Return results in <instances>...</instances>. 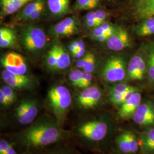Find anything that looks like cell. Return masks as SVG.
I'll use <instances>...</instances> for the list:
<instances>
[{
  "label": "cell",
  "instance_id": "e575fe53",
  "mask_svg": "<svg viewBox=\"0 0 154 154\" xmlns=\"http://www.w3.org/2000/svg\"><path fill=\"white\" fill-rule=\"evenodd\" d=\"M93 81V77L91 73L86 71L82 72V77L79 88H86L91 86Z\"/></svg>",
  "mask_w": 154,
  "mask_h": 154
},
{
  "label": "cell",
  "instance_id": "484cf974",
  "mask_svg": "<svg viewBox=\"0 0 154 154\" xmlns=\"http://www.w3.org/2000/svg\"><path fill=\"white\" fill-rule=\"evenodd\" d=\"M43 1V0H35L33 2L29 4L22 10L20 16V18L23 20H29V18L32 15V14Z\"/></svg>",
  "mask_w": 154,
  "mask_h": 154
},
{
  "label": "cell",
  "instance_id": "83f0119b",
  "mask_svg": "<svg viewBox=\"0 0 154 154\" xmlns=\"http://www.w3.org/2000/svg\"><path fill=\"white\" fill-rule=\"evenodd\" d=\"M76 32L77 30L70 28H66L65 26L61 25L60 23L56 24L53 29V34L55 35V36L60 37L71 36Z\"/></svg>",
  "mask_w": 154,
  "mask_h": 154
},
{
  "label": "cell",
  "instance_id": "9c48e42d",
  "mask_svg": "<svg viewBox=\"0 0 154 154\" xmlns=\"http://www.w3.org/2000/svg\"><path fill=\"white\" fill-rule=\"evenodd\" d=\"M1 76L6 85L14 89L31 90L35 86L34 79L25 74H14L5 69Z\"/></svg>",
  "mask_w": 154,
  "mask_h": 154
},
{
  "label": "cell",
  "instance_id": "ba28073f",
  "mask_svg": "<svg viewBox=\"0 0 154 154\" xmlns=\"http://www.w3.org/2000/svg\"><path fill=\"white\" fill-rule=\"evenodd\" d=\"M147 75V64L142 48L132 56L127 69V77L131 81H142Z\"/></svg>",
  "mask_w": 154,
  "mask_h": 154
},
{
  "label": "cell",
  "instance_id": "f35d334b",
  "mask_svg": "<svg viewBox=\"0 0 154 154\" xmlns=\"http://www.w3.org/2000/svg\"><path fill=\"white\" fill-rule=\"evenodd\" d=\"M44 8V1H43L35 10V11L32 14V15L29 18V20H35L39 18V17L41 16L42 12L43 11Z\"/></svg>",
  "mask_w": 154,
  "mask_h": 154
},
{
  "label": "cell",
  "instance_id": "e0dca14e",
  "mask_svg": "<svg viewBox=\"0 0 154 154\" xmlns=\"http://www.w3.org/2000/svg\"><path fill=\"white\" fill-rule=\"evenodd\" d=\"M50 11L55 16H62L69 10V0H48Z\"/></svg>",
  "mask_w": 154,
  "mask_h": 154
},
{
  "label": "cell",
  "instance_id": "7c38bea8",
  "mask_svg": "<svg viewBox=\"0 0 154 154\" xmlns=\"http://www.w3.org/2000/svg\"><path fill=\"white\" fill-rule=\"evenodd\" d=\"M106 44L109 49L119 51L130 47L132 42L126 29L118 26L116 32L106 42Z\"/></svg>",
  "mask_w": 154,
  "mask_h": 154
},
{
  "label": "cell",
  "instance_id": "8992f818",
  "mask_svg": "<svg viewBox=\"0 0 154 154\" xmlns=\"http://www.w3.org/2000/svg\"><path fill=\"white\" fill-rule=\"evenodd\" d=\"M21 41L25 49L29 51H37L45 46L46 35L41 28L28 26L22 30Z\"/></svg>",
  "mask_w": 154,
  "mask_h": 154
},
{
  "label": "cell",
  "instance_id": "f6af8a7d",
  "mask_svg": "<svg viewBox=\"0 0 154 154\" xmlns=\"http://www.w3.org/2000/svg\"><path fill=\"white\" fill-rule=\"evenodd\" d=\"M69 49L70 50V51L71 52L72 55L73 54H74L77 51V48H76L72 44L69 45Z\"/></svg>",
  "mask_w": 154,
  "mask_h": 154
},
{
  "label": "cell",
  "instance_id": "b9f144b4",
  "mask_svg": "<svg viewBox=\"0 0 154 154\" xmlns=\"http://www.w3.org/2000/svg\"><path fill=\"white\" fill-rule=\"evenodd\" d=\"M152 35H154V26L146 29L137 34L138 37H147Z\"/></svg>",
  "mask_w": 154,
  "mask_h": 154
},
{
  "label": "cell",
  "instance_id": "6da1fadb",
  "mask_svg": "<svg viewBox=\"0 0 154 154\" xmlns=\"http://www.w3.org/2000/svg\"><path fill=\"white\" fill-rule=\"evenodd\" d=\"M70 133L61 127L54 118L42 116L21 131L13 134L11 143L22 154H34L50 146L67 140Z\"/></svg>",
  "mask_w": 154,
  "mask_h": 154
},
{
  "label": "cell",
  "instance_id": "5b68a950",
  "mask_svg": "<svg viewBox=\"0 0 154 154\" xmlns=\"http://www.w3.org/2000/svg\"><path fill=\"white\" fill-rule=\"evenodd\" d=\"M39 110L38 103L36 99H23L14 109V118L19 125L27 126L37 118Z\"/></svg>",
  "mask_w": 154,
  "mask_h": 154
},
{
  "label": "cell",
  "instance_id": "7bdbcfd3",
  "mask_svg": "<svg viewBox=\"0 0 154 154\" xmlns=\"http://www.w3.org/2000/svg\"><path fill=\"white\" fill-rule=\"evenodd\" d=\"M0 103L4 107H8L11 105L5 94L1 91H0Z\"/></svg>",
  "mask_w": 154,
  "mask_h": 154
},
{
  "label": "cell",
  "instance_id": "44dd1931",
  "mask_svg": "<svg viewBox=\"0 0 154 154\" xmlns=\"http://www.w3.org/2000/svg\"><path fill=\"white\" fill-rule=\"evenodd\" d=\"M45 149L35 153L37 154H79L75 149L71 147L70 146L63 142L58 143L57 146H55L51 149Z\"/></svg>",
  "mask_w": 154,
  "mask_h": 154
},
{
  "label": "cell",
  "instance_id": "d6a6232c",
  "mask_svg": "<svg viewBox=\"0 0 154 154\" xmlns=\"http://www.w3.org/2000/svg\"><path fill=\"white\" fill-rule=\"evenodd\" d=\"M0 91L5 94L10 105H11L15 102L17 99V93L14 88L7 85L2 87L0 89Z\"/></svg>",
  "mask_w": 154,
  "mask_h": 154
},
{
  "label": "cell",
  "instance_id": "d4e9b609",
  "mask_svg": "<svg viewBox=\"0 0 154 154\" xmlns=\"http://www.w3.org/2000/svg\"><path fill=\"white\" fill-rule=\"evenodd\" d=\"M116 26V25H114L111 22L105 21L97 28H94L93 30L91 33V37L93 39L97 40L99 37L111 29L115 28Z\"/></svg>",
  "mask_w": 154,
  "mask_h": 154
},
{
  "label": "cell",
  "instance_id": "5bb4252c",
  "mask_svg": "<svg viewBox=\"0 0 154 154\" xmlns=\"http://www.w3.org/2000/svg\"><path fill=\"white\" fill-rule=\"evenodd\" d=\"M133 16L139 22L154 16V0H133Z\"/></svg>",
  "mask_w": 154,
  "mask_h": 154
},
{
  "label": "cell",
  "instance_id": "8fae6325",
  "mask_svg": "<svg viewBox=\"0 0 154 154\" xmlns=\"http://www.w3.org/2000/svg\"><path fill=\"white\" fill-rule=\"evenodd\" d=\"M134 122L142 126L154 125V103L151 100L142 102L132 117Z\"/></svg>",
  "mask_w": 154,
  "mask_h": 154
},
{
  "label": "cell",
  "instance_id": "4316f807",
  "mask_svg": "<svg viewBox=\"0 0 154 154\" xmlns=\"http://www.w3.org/2000/svg\"><path fill=\"white\" fill-rule=\"evenodd\" d=\"M133 87L125 83H118L109 88V97L125 93Z\"/></svg>",
  "mask_w": 154,
  "mask_h": 154
},
{
  "label": "cell",
  "instance_id": "30bf717a",
  "mask_svg": "<svg viewBox=\"0 0 154 154\" xmlns=\"http://www.w3.org/2000/svg\"><path fill=\"white\" fill-rule=\"evenodd\" d=\"M1 64L5 68L12 73L17 74H25L28 67L24 58L15 52L6 53L1 58Z\"/></svg>",
  "mask_w": 154,
  "mask_h": 154
},
{
  "label": "cell",
  "instance_id": "f1b7e54d",
  "mask_svg": "<svg viewBox=\"0 0 154 154\" xmlns=\"http://www.w3.org/2000/svg\"><path fill=\"white\" fill-rule=\"evenodd\" d=\"M99 0H77L74 9L77 10H90L95 8Z\"/></svg>",
  "mask_w": 154,
  "mask_h": 154
},
{
  "label": "cell",
  "instance_id": "cb8c5ba5",
  "mask_svg": "<svg viewBox=\"0 0 154 154\" xmlns=\"http://www.w3.org/2000/svg\"><path fill=\"white\" fill-rule=\"evenodd\" d=\"M116 145L119 151L123 154H130V145L126 131L121 132L116 139Z\"/></svg>",
  "mask_w": 154,
  "mask_h": 154
},
{
  "label": "cell",
  "instance_id": "9a60e30c",
  "mask_svg": "<svg viewBox=\"0 0 154 154\" xmlns=\"http://www.w3.org/2000/svg\"><path fill=\"white\" fill-rule=\"evenodd\" d=\"M147 64V76L154 85V41L144 45L142 48Z\"/></svg>",
  "mask_w": 154,
  "mask_h": 154
},
{
  "label": "cell",
  "instance_id": "836d02e7",
  "mask_svg": "<svg viewBox=\"0 0 154 154\" xmlns=\"http://www.w3.org/2000/svg\"><path fill=\"white\" fill-rule=\"evenodd\" d=\"M82 77V72L79 69H74L69 74V80L72 85L77 88H79Z\"/></svg>",
  "mask_w": 154,
  "mask_h": 154
},
{
  "label": "cell",
  "instance_id": "bcb514c9",
  "mask_svg": "<svg viewBox=\"0 0 154 154\" xmlns=\"http://www.w3.org/2000/svg\"><path fill=\"white\" fill-rule=\"evenodd\" d=\"M9 1H10V0H1L2 6L5 5Z\"/></svg>",
  "mask_w": 154,
  "mask_h": 154
},
{
  "label": "cell",
  "instance_id": "3957f363",
  "mask_svg": "<svg viewBox=\"0 0 154 154\" xmlns=\"http://www.w3.org/2000/svg\"><path fill=\"white\" fill-rule=\"evenodd\" d=\"M47 101L54 119L62 127L72 104L71 92L63 85L53 86L48 91Z\"/></svg>",
  "mask_w": 154,
  "mask_h": 154
},
{
  "label": "cell",
  "instance_id": "f546056e",
  "mask_svg": "<svg viewBox=\"0 0 154 154\" xmlns=\"http://www.w3.org/2000/svg\"><path fill=\"white\" fill-rule=\"evenodd\" d=\"M153 26H154V16L149 17L140 21L139 24L134 27L133 30L137 35L138 33Z\"/></svg>",
  "mask_w": 154,
  "mask_h": 154
},
{
  "label": "cell",
  "instance_id": "603a6c76",
  "mask_svg": "<svg viewBox=\"0 0 154 154\" xmlns=\"http://www.w3.org/2000/svg\"><path fill=\"white\" fill-rule=\"evenodd\" d=\"M139 91V89L137 87H133L132 88L127 91L126 93L120 94L118 95L110 97H109L110 101L112 105L116 107H119L122 105H123L125 102H126L134 94Z\"/></svg>",
  "mask_w": 154,
  "mask_h": 154
},
{
  "label": "cell",
  "instance_id": "4fadbf2b",
  "mask_svg": "<svg viewBox=\"0 0 154 154\" xmlns=\"http://www.w3.org/2000/svg\"><path fill=\"white\" fill-rule=\"evenodd\" d=\"M142 103V95L138 91L125 102L119 107L118 112L119 118L122 120H128L132 118L138 107Z\"/></svg>",
  "mask_w": 154,
  "mask_h": 154
},
{
  "label": "cell",
  "instance_id": "74e56055",
  "mask_svg": "<svg viewBox=\"0 0 154 154\" xmlns=\"http://www.w3.org/2000/svg\"><path fill=\"white\" fill-rule=\"evenodd\" d=\"M118 26H116L115 28L111 29L109 31H108L106 33L103 34L102 35L99 37V38L97 39V41H99L100 42H106L116 32Z\"/></svg>",
  "mask_w": 154,
  "mask_h": 154
},
{
  "label": "cell",
  "instance_id": "7a4b0ae2",
  "mask_svg": "<svg viewBox=\"0 0 154 154\" xmlns=\"http://www.w3.org/2000/svg\"><path fill=\"white\" fill-rule=\"evenodd\" d=\"M111 122L105 116H93L83 119L75 126L72 135L75 136L84 146L95 148L109 134Z\"/></svg>",
  "mask_w": 154,
  "mask_h": 154
},
{
  "label": "cell",
  "instance_id": "60d3db41",
  "mask_svg": "<svg viewBox=\"0 0 154 154\" xmlns=\"http://www.w3.org/2000/svg\"><path fill=\"white\" fill-rule=\"evenodd\" d=\"M92 53H88L87 54H85L84 56L80 59H79L77 62V66L78 68H82L83 69L84 66L86 65V62H88V59L90 58V56L91 55Z\"/></svg>",
  "mask_w": 154,
  "mask_h": 154
},
{
  "label": "cell",
  "instance_id": "7402d4cb",
  "mask_svg": "<svg viewBox=\"0 0 154 154\" xmlns=\"http://www.w3.org/2000/svg\"><path fill=\"white\" fill-rule=\"evenodd\" d=\"M30 1L31 0H10L5 5L2 6L3 13L5 15L13 14Z\"/></svg>",
  "mask_w": 154,
  "mask_h": 154
},
{
  "label": "cell",
  "instance_id": "ee69618b",
  "mask_svg": "<svg viewBox=\"0 0 154 154\" xmlns=\"http://www.w3.org/2000/svg\"><path fill=\"white\" fill-rule=\"evenodd\" d=\"M18 154L17 152L16 149L15 148V147L14 146L13 144L11 142V145L9 147V149H8V150L7 151V152L5 154Z\"/></svg>",
  "mask_w": 154,
  "mask_h": 154
},
{
  "label": "cell",
  "instance_id": "d6986e66",
  "mask_svg": "<svg viewBox=\"0 0 154 154\" xmlns=\"http://www.w3.org/2000/svg\"><path fill=\"white\" fill-rule=\"evenodd\" d=\"M55 46L57 52V63L55 69H65L70 66L71 63L70 55L65 48L60 43H56Z\"/></svg>",
  "mask_w": 154,
  "mask_h": 154
},
{
  "label": "cell",
  "instance_id": "52a82bcc",
  "mask_svg": "<svg viewBox=\"0 0 154 154\" xmlns=\"http://www.w3.org/2000/svg\"><path fill=\"white\" fill-rule=\"evenodd\" d=\"M103 99V93L96 86H91L83 88L77 95V104L78 107L84 110H90L95 108L100 104Z\"/></svg>",
  "mask_w": 154,
  "mask_h": 154
},
{
  "label": "cell",
  "instance_id": "4dcf8cb0",
  "mask_svg": "<svg viewBox=\"0 0 154 154\" xmlns=\"http://www.w3.org/2000/svg\"><path fill=\"white\" fill-rule=\"evenodd\" d=\"M46 63L49 68L55 69L57 63V52L55 44L48 51L46 57Z\"/></svg>",
  "mask_w": 154,
  "mask_h": 154
},
{
  "label": "cell",
  "instance_id": "8d00e7d4",
  "mask_svg": "<svg viewBox=\"0 0 154 154\" xmlns=\"http://www.w3.org/2000/svg\"><path fill=\"white\" fill-rule=\"evenodd\" d=\"M85 45L82 40L78 41V48L77 51L72 54V56L74 58L79 60L83 56H84L85 53Z\"/></svg>",
  "mask_w": 154,
  "mask_h": 154
},
{
  "label": "cell",
  "instance_id": "ac0fdd59",
  "mask_svg": "<svg viewBox=\"0 0 154 154\" xmlns=\"http://www.w3.org/2000/svg\"><path fill=\"white\" fill-rule=\"evenodd\" d=\"M141 149L144 154L154 151V127L148 129L140 135Z\"/></svg>",
  "mask_w": 154,
  "mask_h": 154
},
{
  "label": "cell",
  "instance_id": "1f68e13d",
  "mask_svg": "<svg viewBox=\"0 0 154 154\" xmlns=\"http://www.w3.org/2000/svg\"><path fill=\"white\" fill-rule=\"evenodd\" d=\"M127 137L130 145V154H134L138 152L139 149L138 139L135 134L131 131H126Z\"/></svg>",
  "mask_w": 154,
  "mask_h": 154
},
{
  "label": "cell",
  "instance_id": "277c9868",
  "mask_svg": "<svg viewBox=\"0 0 154 154\" xmlns=\"http://www.w3.org/2000/svg\"><path fill=\"white\" fill-rule=\"evenodd\" d=\"M127 65L123 56L112 55L104 63L102 70V77L106 82L121 83L127 77Z\"/></svg>",
  "mask_w": 154,
  "mask_h": 154
},
{
  "label": "cell",
  "instance_id": "ab89813d",
  "mask_svg": "<svg viewBox=\"0 0 154 154\" xmlns=\"http://www.w3.org/2000/svg\"><path fill=\"white\" fill-rule=\"evenodd\" d=\"M11 145V142L5 139H1L0 140V154H5Z\"/></svg>",
  "mask_w": 154,
  "mask_h": 154
},
{
  "label": "cell",
  "instance_id": "ffe728a7",
  "mask_svg": "<svg viewBox=\"0 0 154 154\" xmlns=\"http://www.w3.org/2000/svg\"><path fill=\"white\" fill-rule=\"evenodd\" d=\"M16 40V35L11 29L7 28L0 29V47L1 48L11 47L15 44Z\"/></svg>",
  "mask_w": 154,
  "mask_h": 154
},
{
  "label": "cell",
  "instance_id": "d590c367",
  "mask_svg": "<svg viewBox=\"0 0 154 154\" xmlns=\"http://www.w3.org/2000/svg\"><path fill=\"white\" fill-rule=\"evenodd\" d=\"M95 63H96V58L95 55L92 53L90 58L88 59V61L86 62V65L84 66L83 70L86 72L91 74L95 70Z\"/></svg>",
  "mask_w": 154,
  "mask_h": 154
},
{
  "label": "cell",
  "instance_id": "2e32d148",
  "mask_svg": "<svg viewBox=\"0 0 154 154\" xmlns=\"http://www.w3.org/2000/svg\"><path fill=\"white\" fill-rule=\"evenodd\" d=\"M107 16V13L102 10L89 12L85 17L86 25L88 28H97L106 21Z\"/></svg>",
  "mask_w": 154,
  "mask_h": 154
}]
</instances>
